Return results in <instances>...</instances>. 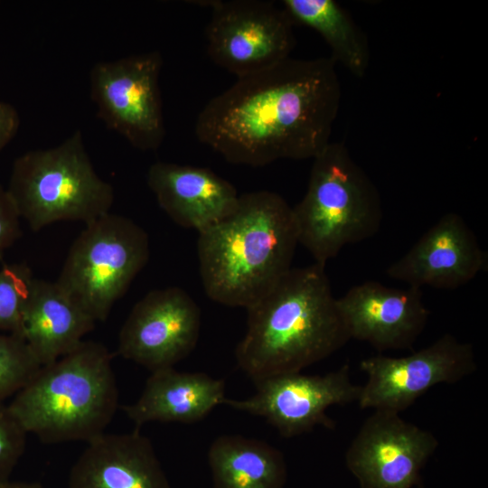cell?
<instances>
[{"label":"cell","instance_id":"obj_1","mask_svg":"<svg viewBox=\"0 0 488 488\" xmlns=\"http://www.w3.org/2000/svg\"><path fill=\"white\" fill-rule=\"evenodd\" d=\"M330 57H288L237 78L197 116V139L227 162L314 159L331 142L342 88Z\"/></svg>","mask_w":488,"mask_h":488},{"label":"cell","instance_id":"obj_2","mask_svg":"<svg viewBox=\"0 0 488 488\" xmlns=\"http://www.w3.org/2000/svg\"><path fill=\"white\" fill-rule=\"evenodd\" d=\"M247 311L235 356L254 382L300 372L351 340L325 266L315 262L292 267Z\"/></svg>","mask_w":488,"mask_h":488},{"label":"cell","instance_id":"obj_3","mask_svg":"<svg viewBox=\"0 0 488 488\" xmlns=\"http://www.w3.org/2000/svg\"><path fill=\"white\" fill-rule=\"evenodd\" d=\"M298 235L292 207L278 193L249 192L235 209L199 233L197 252L206 295L249 308L292 267Z\"/></svg>","mask_w":488,"mask_h":488},{"label":"cell","instance_id":"obj_4","mask_svg":"<svg viewBox=\"0 0 488 488\" xmlns=\"http://www.w3.org/2000/svg\"><path fill=\"white\" fill-rule=\"evenodd\" d=\"M117 407L112 354L93 341L42 365L7 405L23 429L44 443L89 442L105 432Z\"/></svg>","mask_w":488,"mask_h":488},{"label":"cell","instance_id":"obj_5","mask_svg":"<svg viewBox=\"0 0 488 488\" xmlns=\"http://www.w3.org/2000/svg\"><path fill=\"white\" fill-rule=\"evenodd\" d=\"M298 243L324 265L349 244L374 236L383 209L379 191L343 143L313 159L306 192L292 207Z\"/></svg>","mask_w":488,"mask_h":488},{"label":"cell","instance_id":"obj_6","mask_svg":"<svg viewBox=\"0 0 488 488\" xmlns=\"http://www.w3.org/2000/svg\"><path fill=\"white\" fill-rule=\"evenodd\" d=\"M6 189L33 231L63 221L86 225L114 202V188L97 174L80 130L56 146L19 155Z\"/></svg>","mask_w":488,"mask_h":488},{"label":"cell","instance_id":"obj_7","mask_svg":"<svg viewBox=\"0 0 488 488\" xmlns=\"http://www.w3.org/2000/svg\"><path fill=\"white\" fill-rule=\"evenodd\" d=\"M149 256L146 231L131 219L108 212L85 225L55 282L95 322L104 321Z\"/></svg>","mask_w":488,"mask_h":488},{"label":"cell","instance_id":"obj_8","mask_svg":"<svg viewBox=\"0 0 488 488\" xmlns=\"http://www.w3.org/2000/svg\"><path fill=\"white\" fill-rule=\"evenodd\" d=\"M162 55L154 51L97 62L90 70V97L98 117L132 146L155 151L165 127L159 86Z\"/></svg>","mask_w":488,"mask_h":488},{"label":"cell","instance_id":"obj_9","mask_svg":"<svg viewBox=\"0 0 488 488\" xmlns=\"http://www.w3.org/2000/svg\"><path fill=\"white\" fill-rule=\"evenodd\" d=\"M211 10L205 30L207 53L237 78L253 74L290 57L293 21L273 2L200 1Z\"/></svg>","mask_w":488,"mask_h":488},{"label":"cell","instance_id":"obj_10","mask_svg":"<svg viewBox=\"0 0 488 488\" xmlns=\"http://www.w3.org/2000/svg\"><path fill=\"white\" fill-rule=\"evenodd\" d=\"M360 369L367 376L357 401L360 408L399 413L434 386L470 376L477 364L471 343L445 333L407 356L364 359Z\"/></svg>","mask_w":488,"mask_h":488},{"label":"cell","instance_id":"obj_11","mask_svg":"<svg viewBox=\"0 0 488 488\" xmlns=\"http://www.w3.org/2000/svg\"><path fill=\"white\" fill-rule=\"evenodd\" d=\"M254 383L256 392L251 397L225 399L223 404L264 418L285 437L296 436L318 425L334 428L327 408L358 401L361 388L352 381L347 363L324 375L285 373Z\"/></svg>","mask_w":488,"mask_h":488},{"label":"cell","instance_id":"obj_12","mask_svg":"<svg viewBox=\"0 0 488 488\" xmlns=\"http://www.w3.org/2000/svg\"><path fill=\"white\" fill-rule=\"evenodd\" d=\"M437 446L433 433L399 413L374 410L347 448L345 464L361 488H413Z\"/></svg>","mask_w":488,"mask_h":488},{"label":"cell","instance_id":"obj_13","mask_svg":"<svg viewBox=\"0 0 488 488\" xmlns=\"http://www.w3.org/2000/svg\"><path fill=\"white\" fill-rule=\"evenodd\" d=\"M201 310L183 288L169 286L148 292L123 324L117 352L151 372L172 368L195 348Z\"/></svg>","mask_w":488,"mask_h":488},{"label":"cell","instance_id":"obj_14","mask_svg":"<svg viewBox=\"0 0 488 488\" xmlns=\"http://www.w3.org/2000/svg\"><path fill=\"white\" fill-rule=\"evenodd\" d=\"M487 253L462 216L443 215L386 274L408 286L455 289L486 270Z\"/></svg>","mask_w":488,"mask_h":488},{"label":"cell","instance_id":"obj_15","mask_svg":"<svg viewBox=\"0 0 488 488\" xmlns=\"http://www.w3.org/2000/svg\"><path fill=\"white\" fill-rule=\"evenodd\" d=\"M350 339L376 350L410 349L427 326L429 311L421 288H395L376 281L351 287L337 298Z\"/></svg>","mask_w":488,"mask_h":488},{"label":"cell","instance_id":"obj_16","mask_svg":"<svg viewBox=\"0 0 488 488\" xmlns=\"http://www.w3.org/2000/svg\"><path fill=\"white\" fill-rule=\"evenodd\" d=\"M146 180L160 208L176 224L198 233L228 216L239 202L235 187L209 168L156 162Z\"/></svg>","mask_w":488,"mask_h":488},{"label":"cell","instance_id":"obj_17","mask_svg":"<svg viewBox=\"0 0 488 488\" xmlns=\"http://www.w3.org/2000/svg\"><path fill=\"white\" fill-rule=\"evenodd\" d=\"M68 488H171L151 441L139 429L102 433L87 442Z\"/></svg>","mask_w":488,"mask_h":488},{"label":"cell","instance_id":"obj_18","mask_svg":"<svg viewBox=\"0 0 488 488\" xmlns=\"http://www.w3.org/2000/svg\"><path fill=\"white\" fill-rule=\"evenodd\" d=\"M225 399L223 380L172 367L151 372L138 399L122 409L139 429L154 421H200Z\"/></svg>","mask_w":488,"mask_h":488},{"label":"cell","instance_id":"obj_19","mask_svg":"<svg viewBox=\"0 0 488 488\" xmlns=\"http://www.w3.org/2000/svg\"><path fill=\"white\" fill-rule=\"evenodd\" d=\"M95 323L56 282L34 278L21 336L42 366L76 349Z\"/></svg>","mask_w":488,"mask_h":488},{"label":"cell","instance_id":"obj_20","mask_svg":"<svg viewBox=\"0 0 488 488\" xmlns=\"http://www.w3.org/2000/svg\"><path fill=\"white\" fill-rule=\"evenodd\" d=\"M213 488H284L283 454L266 442L238 435L217 437L208 451Z\"/></svg>","mask_w":488,"mask_h":488},{"label":"cell","instance_id":"obj_21","mask_svg":"<svg viewBox=\"0 0 488 488\" xmlns=\"http://www.w3.org/2000/svg\"><path fill=\"white\" fill-rule=\"evenodd\" d=\"M283 9L293 23L315 31L332 52L330 57L356 77L361 78L370 64L365 34L349 13L334 0H284Z\"/></svg>","mask_w":488,"mask_h":488},{"label":"cell","instance_id":"obj_22","mask_svg":"<svg viewBox=\"0 0 488 488\" xmlns=\"http://www.w3.org/2000/svg\"><path fill=\"white\" fill-rule=\"evenodd\" d=\"M41 367L23 338L0 332V403L14 397Z\"/></svg>","mask_w":488,"mask_h":488},{"label":"cell","instance_id":"obj_23","mask_svg":"<svg viewBox=\"0 0 488 488\" xmlns=\"http://www.w3.org/2000/svg\"><path fill=\"white\" fill-rule=\"evenodd\" d=\"M34 277L25 264L0 269V332L22 338L23 316Z\"/></svg>","mask_w":488,"mask_h":488},{"label":"cell","instance_id":"obj_24","mask_svg":"<svg viewBox=\"0 0 488 488\" xmlns=\"http://www.w3.org/2000/svg\"><path fill=\"white\" fill-rule=\"evenodd\" d=\"M27 433L10 413L7 405L0 403V482L8 480L23 455Z\"/></svg>","mask_w":488,"mask_h":488},{"label":"cell","instance_id":"obj_25","mask_svg":"<svg viewBox=\"0 0 488 488\" xmlns=\"http://www.w3.org/2000/svg\"><path fill=\"white\" fill-rule=\"evenodd\" d=\"M20 220L7 189L0 183V259L21 236Z\"/></svg>","mask_w":488,"mask_h":488},{"label":"cell","instance_id":"obj_26","mask_svg":"<svg viewBox=\"0 0 488 488\" xmlns=\"http://www.w3.org/2000/svg\"><path fill=\"white\" fill-rule=\"evenodd\" d=\"M19 127L20 117L15 108L0 101V152L15 136Z\"/></svg>","mask_w":488,"mask_h":488},{"label":"cell","instance_id":"obj_27","mask_svg":"<svg viewBox=\"0 0 488 488\" xmlns=\"http://www.w3.org/2000/svg\"><path fill=\"white\" fill-rule=\"evenodd\" d=\"M0 488H43L38 483L14 482L10 479L0 482Z\"/></svg>","mask_w":488,"mask_h":488}]
</instances>
